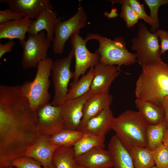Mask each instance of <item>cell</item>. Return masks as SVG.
Segmentation results:
<instances>
[{
  "label": "cell",
  "mask_w": 168,
  "mask_h": 168,
  "mask_svg": "<svg viewBox=\"0 0 168 168\" xmlns=\"http://www.w3.org/2000/svg\"><path fill=\"white\" fill-rule=\"evenodd\" d=\"M79 33L71 37L72 49L75 58V70L72 82L77 81L79 77L86 74L87 70L99 62L100 56L97 51L91 52L86 46L87 40L81 37Z\"/></svg>",
  "instance_id": "30bf717a"
},
{
  "label": "cell",
  "mask_w": 168,
  "mask_h": 168,
  "mask_svg": "<svg viewBox=\"0 0 168 168\" xmlns=\"http://www.w3.org/2000/svg\"><path fill=\"white\" fill-rule=\"evenodd\" d=\"M54 61L47 58L37 66L35 76L32 81H26L20 86L23 94L28 100L32 110L36 112L40 106L49 103L51 95L49 89V77Z\"/></svg>",
  "instance_id": "277c9868"
},
{
  "label": "cell",
  "mask_w": 168,
  "mask_h": 168,
  "mask_svg": "<svg viewBox=\"0 0 168 168\" xmlns=\"http://www.w3.org/2000/svg\"><path fill=\"white\" fill-rule=\"evenodd\" d=\"M168 129L165 119L158 124L148 125L147 129L146 147L152 151L163 143L165 133Z\"/></svg>",
  "instance_id": "4316f807"
},
{
  "label": "cell",
  "mask_w": 168,
  "mask_h": 168,
  "mask_svg": "<svg viewBox=\"0 0 168 168\" xmlns=\"http://www.w3.org/2000/svg\"><path fill=\"white\" fill-rule=\"evenodd\" d=\"M118 67L99 62L94 67V76L89 92L91 95L109 93L110 86L120 74Z\"/></svg>",
  "instance_id": "4fadbf2b"
},
{
  "label": "cell",
  "mask_w": 168,
  "mask_h": 168,
  "mask_svg": "<svg viewBox=\"0 0 168 168\" xmlns=\"http://www.w3.org/2000/svg\"><path fill=\"white\" fill-rule=\"evenodd\" d=\"M34 20L23 17L21 19L9 21L0 24V39L10 40L18 39L20 41L26 40L30 25Z\"/></svg>",
  "instance_id": "ffe728a7"
},
{
  "label": "cell",
  "mask_w": 168,
  "mask_h": 168,
  "mask_svg": "<svg viewBox=\"0 0 168 168\" xmlns=\"http://www.w3.org/2000/svg\"><path fill=\"white\" fill-rule=\"evenodd\" d=\"M50 42L44 30L36 35H28L26 40L20 41L23 49L21 61L22 68L37 67L41 61L47 58Z\"/></svg>",
  "instance_id": "9c48e42d"
},
{
  "label": "cell",
  "mask_w": 168,
  "mask_h": 168,
  "mask_svg": "<svg viewBox=\"0 0 168 168\" xmlns=\"http://www.w3.org/2000/svg\"><path fill=\"white\" fill-rule=\"evenodd\" d=\"M12 165L16 168H44L39 161L29 157L24 156L17 158ZM53 168H55V166Z\"/></svg>",
  "instance_id": "d6a6232c"
},
{
  "label": "cell",
  "mask_w": 168,
  "mask_h": 168,
  "mask_svg": "<svg viewBox=\"0 0 168 168\" xmlns=\"http://www.w3.org/2000/svg\"><path fill=\"white\" fill-rule=\"evenodd\" d=\"M36 112L21 91L0 95V168L12 166L40 139Z\"/></svg>",
  "instance_id": "6da1fadb"
},
{
  "label": "cell",
  "mask_w": 168,
  "mask_h": 168,
  "mask_svg": "<svg viewBox=\"0 0 168 168\" xmlns=\"http://www.w3.org/2000/svg\"><path fill=\"white\" fill-rule=\"evenodd\" d=\"M9 8L22 15L24 17L36 19L45 9L52 6L49 0H3Z\"/></svg>",
  "instance_id": "2e32d148"
},
{
  "label": "cell",
  "mask_w": 168,
  "mask_h": 168,
  "mask_svg": "<svg viewBox=\"0 0 168 168\" xmlns=\"http://www.w3.org/2000/svg\"><path fill=\"white\" fill-rule=\"evenodd\" d=\"M87 41L96 40L99 43L97 51L100 58L99 62L103 64L117 65L120 70L122 65L128 66L136 62L135 54L129 52L126 41L122 37L111 40L97 33L88 34L85 38Z\"/></svg>",
  "instance_id": "5b68a950"
},
{
  "label": "cell",
  "mask_w": 168,
  "mask_h": 168,
  "mask_svg": "<svg viewBox=\"0 0 168 168\" xmlns=\"http://www.w3.org/2000/svg\"><path fill=\"white\" fill-rule=\"evenodd\" d=\"M150 168H158L156 165H154Z\"/></svg>",
  "instance_id": "ab89813d"
},
{
  "label": "cell",
  "mask_w": 168,
  "mask_h": 168,
  "mask_svg": "<svg viewBox=\"0 0 168 168\" xmlns=\"http://www.w3.org/2000/svg\"><path fill=\"white\" fill-rule=\"evenodd\" d=\"M155 32L161 40L160 54H163L168 50V31L158 29Z\"/></svg>",
  "instance_id": "e575fe53"
},
{
  "label": "cell",
  "mask_w": 168,
  "mask_h": 168,
  "mask_svg": "<svg viewBox=\"0 0 168 168\" xmlns=\"http://www.w3.org/2000/svg\"><path fill=\"white\" fill-rule=\"evenodd\" d=\"M24 17L21 14L10 8L0 11V24L4 22L20 19Z\"/></svg>",
  "instance_id": "836d02e7"
},
{
  "label": "cell",
  "mask_w": 168,
  "mask_h": 168,
  "mask_svg": "<svg viewBox=\"0 0 168 168\" xmlns=\"http://www.w3.org/2000/svg\"><path fill=\"white\" fill-rule=\"evenodd\" d=\"M74 56L73 52L71 49L67 57L54 61L51 74L54 94L50 103L52 105L59 106L65 100L70 81L74 76L73 72L70 70Z\"/></svg>",
  "instance_id": "ba28073f"
},
{
  "label": "cell",
  "mask_w": 168,
  "mask_h": 168,
  "mask_svg": "<svg viewBox=\"0 0 168 168\" xmlns=\"http://www.w3.org/2000/svg\"><path fill=\"white\" fill-rule=\"evenodd\" d=\"M105 136L84 133L73 146L75 157L83 154L95 147L105 149Z\"/></svg>",
  "instance_id": "d4e9b609"
},
{
  "label": "cell",
  "mask_w": 168,
  "mask_h": 168,
  "mask_svg": "<svg viewBox=\"0 0 168 168\" xmlns=\"http://www.w3.org/2000/svg\"><path fill=\"white\" fill-rule=\"evenodd\" d=\"M61 21V18L57 17L56 13L52 10L51 6L44 10L33 21L29 29L28 35H36L45 30L47 39L50 42H53L56 26Z\"/></svg>",
  "instance_id": "e0dca14e"
},
{
  "label": "cell",
  "mask_w": 168,
  "mask_h": 168,
  "mask_svg": "<svg viewBox=\"0 0 168 168\" xmlns=\"http://www.w3.org/2000/svg\"><path fill=\"white\" fill-rule=\"evenodd\" d=\"M148 125L138 111L128 110L114 117L112 129L129 151L135 146L146 147Z\"/></svg>",
  "instance_id": "3957f363"
},
{
  "label": "cell",
  "mask_w": 168,
  "mask_h": 168,
  "mask_svg": "<svg viewBox=\"0 0 168 168\" xmlns=\"http://www.w3.org/2000/svg\"><path fill=\"white\" fill-rule=\"evenodd\" d=\"M108 150L112 158L113 168H135L129 151L116 135L111 138Z\"/></svg>",
  "instance_id": "44dd1931"
},
{
  "label": "cell",
  "mask_w": 168,
  "mask_h": 168,
  "mask_svg": "<svg viewBox=\"0 0 168 168\" xmlns=\"http://www.w3.org/2000/svg\"><path fill=\"white\" fill-rule=\"evenodd\" d=\"M84 133L78 130L64 129L50 136V143L63 147L73 146Z\"/></svg>",
  "instance_id": "83f0119b"
},
{
  "label": "cell",
  "mask_w": 168,
  "mask_h": 168,
  "mask_svg": "<svg viewBox=\"0 0 168 168\" xmlns=\"http://www.w3.org/2000/svg\"><path fill=\"white\" fill-rule=\"evenodd\" d=\"M131 42V49L136 52V62L141 66L161 60L158 37L143 23L138 24L137 36L132 39Z\"/></svg>",
  "instance_id": "8992f818"
},
{
  "label": "cell",
  "mask_w": 168,
  "mask_h": 168,
  "mask_svg": "<svg viewBox=\"0 0 168 168\" xmlns=\"http://www.w3.org/2000/svg\"><path fill=\"white\" fill-rule=\"evenodd\" d=\"M94 76L93 67L77 81L70 83L65 100L78 98L88 92L90 90Z\"/></svg>",
  "instance_id": "603a6c76"
},
{
  "label": "cell",
  "mask_w": 168,
  "mask_h": 168,
  "mask_svg": "<svg viewBox=\"0 0 168 168\" xmlns=\"http://www.w3.org/2000/svg\"><path fill=\"white\" fill-rule=\"evenodd\" d=\"M79 166L86 168H111L112 157L108 151L100 147H95L75 157Z\"/></svg>",
  "instance_id": "9a60e30c"
},
{
  "label": "cell",
  "mask_w": 168,
  "mask_h": 168,
  "mask_svg": "<svg viewBox=\"0 0 168 168\" xmlns=\"http://www.w3.org/2000/svg\"><path fill=\"white\" fill-rule=\"evenodd\" d=\"M73 146H61L55 151L52 162L55 168H78Z\"/></svg>",
  "instance_id": "cb8c5ba5"
},
{
  "label": "cell",
  "mask_w": 168,
  "mask_h": 168,
  "mask_svg": "<svg viewBox=\"0 0 168 168\" xmlns=\"http://www.w3.org/2000/svg\"><path fill=\"white\" fill-rule=\"evenodd\" d=\"M112 99L109 93L90 95L84 104L83 117L78 130L80 131L90 119L109 107Z\"/></svg>",
  "instance_id": "ac0fdd59"
},
{
  "label": "cell",
  "mask_w": 168,
  "mask_h": 168,
  "mask_svg": "<svg viewBox=\"0 0 168 168\" xmlns=\"http://www.w3.org/2000/svg\"><path fill=\"white\" fill-rule=\"evenodd\" d=\"M87 20L86 12L79 2L77 10L73 16L58 23L52 44L53 50L55 54H63L66 42L75 33H80V30L86 26Z\"/></svg>",
  "instance_id": "52a82bcc"
},
{
  "label": "cell",
  "mask_w": 168,
  "mask_h": 168,
  "mask_svg": "<svg viewBox=\"0 0 168 168\" xmlns=\"http://www.w3.org/2000/svg\"><path fill=\"white\" fill-rule=\"evenodd\" d=\"M143 2L149 9L152 23L151 26L150 31L155 32L159 26L158 12L160 7L162 5L168 4V0H144Z\"/></svg>",
  "instance_id": "f546056e"
},
{
  "label": "cell",
  "mask_w": 168,
  "mask_h": 168,
  "mask_svg": "<svg viewBox=\"0 0 168 168\" xmlns=\"http://www.w3.org/2000/svg\"><path fill=\"white\" fill-rule=\"evenodd\" d=\"M16 168L15 167V166L12 165L9 166H8L6 168Z\"/></svg>",
  "instance_id": "f35d334b"
},
{
  "label": "cell",
  "mask_w": 168,
  "mask_h": 168,
  "mask_svg": "<svg viewBox=\"0 0 168 168\" xmlns=\"http://www.w3.org/2000/svg\"><path fill=\"white\" fill-rule=\"evenodd\" d=\"M36 113L41 135L51 136L65 129L60 106L53 105L49 103L39 107Z\"/></svg>",
  "instance_id": "8fae6325"
},
{
  "label": "cell",
  "mask_w": 168,
  "mask_h": 168,
  "mask_svg": "<svg viewBox=\"0 0 168 168\" xmlns=\"http://www.w3.org/2000/svg\"><path fill=\"white\" fill-rule=\"evenodd\" d=\"M130 7L138 15L139 19L152 25V21L150 16L146 12L144 5L137 0H125Z\"/></svg>",
  "instance_id": "1f68e13d"
},
{
  "label": "cell",
  "mask_w": 168,
  "mask_h": 168,
  "mask_svg": "<svg viewBox=\"0 0 168 168\" xmlns=\"http://www.w3.org/2000/svg\"><path fill=\"white\" fill-rule=\"evenodd\" d=\"M50 137L41 135L39 140L27 150L24 156L39 161L44 168L54 167L53 156L56 150L61 146L50 143Z\"/></svg>",
  "instance_id": "5bb4252c"
},
{
  "label": "cell",
  "mask_w": 168,
  "mask_h": 168,
  "mask_svg": "<svg viewBox=\"0 0 168 168\" xmlns=\"http://www.w3.org/2000/svg\"><path fill=\"white\" fill-rule=\"evenodd\" d=\"M141 67L136 83V99L162 105L168 96V65L161 60Z\"/></svg>",
  "instance_id": "7a4b0ae2"
},
{
  "label": "cell",
  "mask_w": 168,
  "mask_h": 168,
  "mask_svg": "<svg viewBox=\"0 0 168 168\" xmlns=\"http://www.w3.org/2000/svg\"><path fill=\"white\" fill-rule=\"evenodd\" d=\"M162 106L165 112V119L168 128V96L165 98Z\"/></svg>",
  "instance_id": "8d00e7d4"
},
{
  "label": "cell",
  "mask_w": 168,
  "mask_h": 168,
  "mask_svg": "<svg viewBox=\"0 0 168 168\" xmlns=\"http://www.w3.org/2000/svg\"><path fill=\"white\" fill-rule=\"evenodd\" d=\"M90 95L88 91L78 98L66 100L59 105L65 129L78 130L83 117L84 104Z\"/></svg>",
  "instance_id": "7c38bea8"
},
{
  "label": "cell",
  "mask_w": 168,
  "mask_h": 168,
  "mask_svg": "<svg viewBox=\"0 0 168 168\" xmlns=\"http://www.w3.org/2000/svg\"><path fill=\"white\" fill-rule=\"evenodd\" d=\"M135 103L138 111L148 125L158 124L165 119L162 105L137 99Z\"/></svg>",
  "instance_id": "7402d4cb"
},
{
  "label": "cell",
  "mask_w": 168,
  "mask_h": 168,
  "mask_svg": "<svg viewBox=\"0 0 168 168\" xmlns=\"http://www.w3.org/2000/svg\"><path fill=\"white\" fill-rule=\"evenodd\" d=\"M114 118L110 107L107 108L90 119L80 131L84 133L105 136L112 129Z\"/></svg>",
  "instance_id": "d6986e66"
},
{
  "label": "cell",
  "mask_w": 168,
  "mask_h": 168,
  "mask_svg": "<svg viewBox=\"0 0 168 168\" xmlns=\"http://www.w3.org/2000/svg\"><path fill=\"white\" fill-rule=\"evenodd\" d=\"M78 168H85V167L82 166H79Z\"/></svg>",
  "instance_id": "60d3db41"
},
{
  "label": "cell",
  "mask_w": 168,
  "mask_h": 168,
  "mask_svg": "<svg viewBox=\"0 0 168 168\" xmlns=\"http://www.w3.org/2000/svg\"><path fill=\"white\" fill-rule=\"evenodd\" d=\"M129 151L135 168H150L155 165L152 151L147 147L135 146Z\"/></svg>",
  "instance_id": "484cf974"
},
{
  "label": "cell",
  "mask_w": 168,
  "mask_h": 168,
  "mask_svg": "<svg viewBox=\"0 0 168 168\" xmlns=\"http://www.w3.org/2000/svg\"><path fill=\"white\" fill-rule=\"evenodd\" d=\"M112 4H119L121 6L120 16L125 21L126 27L134 26L140 19L138 15L130 7L125 0L110 1Z\"/></svg>",
  "instance_id": "f1b7e54d"
},
{
  "label": "cell",
  "mask_w": 168,
  "mask_h": 168,
  "mask_svg": "<svg viewBox=\"0 0 168 168\" xmlns=\"http://www.w3.org/2000/svg\"><path fill=\"white\" fill-rule=\"evenodd\" d=\"M163 143L165 146L168 148V129L165 133Z\"/></svg>",
  "instance_id": "74e56055"
},
{
  "label": "cell",
  "mask_w": 168,
  "mask_h": 168,
  "mask_svg": "<svg viewBox=\"0 0 168 168\" xmlns=\"http://www.w3.org/2000/svg\"><path fill=\"white\" fill-rule=\"evenodd\" d=\"M15 45V43L12 40L4 44L0 43V58L6 54L11 52Z\"/></svg>",
  "instance_id": "d590c367"
},
{
  "label": "cell",
  "mask_w": 168,
  "mask_h": 168,
  "mask_svg": "<svg viewBox=\"0 0 168 168\" xmlns=\"http://www.w3.org/2000/svg\"><path fill=\"white\" fill-rule=\"evenodd\" d=\"M155 165L158 168H168V148L163 143L152 151Z\"/></svg>",
  "instance_id": "4dcf8cb0"
}]
</instances>
